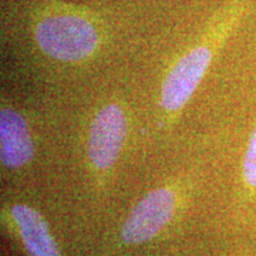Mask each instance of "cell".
<instances>
[{
  "mask_svg": "<svg viewBox=\"0 0 256 256\" xmlns=\"http://www.w3.org/2000/svg\"><path fill=\"white\" fill-rule=\"evenodd\" d=\"M131 136V110L120 98L100 101L86 121L84 154L87 170L107 178L117 168Z\"/></svg>",
  "mask_w": 256,
  "mask_h": 256,
  "instance_id": "obj_3",
  "label": "cell"
},
{
  "mask_svg": "<svg viewBox=\"0 0 256 256\" xmlns=\"http://www.w3.org/2000/svg\"><path fill=\"white\" fill-rule=\"evenodd\" d=\"M244 10L242 0H232L214 14L200 37L191 43L165 74L160 92V108L166 116H176L194 97L214 57L222 48Z\"/></svg>",
  "mask_w": 256,
  "mask_h": 256,
  "instance_id": "obj_2",
  "label": "cell"
},
{
  "mask_svg": "<svg viewBox=\"0 0 256 256\" xmlns=\"http://www.w3.org/2000/svg\"><path fill=\"white\" fill-rule=\"evenodd\" d=\"M12 18L14 33L33 57L56 68L84 67L108 46V22L84 4L22 0Z\"/></svg>",
  "mask_w": 256,
  "mask_h": 256,
  "instance_id": "obj_1",
  "label": "cell"
},
{
  "mask_svg": "<svg viewBox=\"0 0 256 256\" xmlns=\"http://www.w3.org/2000/svg\"><path fill=\"white\" fill-rule=\"evenodd\" d=\"M37 148L28 114L3 96L0 104V165L3 175L22 176L34 164Z\"/></svg>",
  "mask_w": 256,
  "mask_h": 256,
  "instance_id": "obj_5",
  "label": "cell"
},
{
  "mask_svg": "<svg viewBox=\"0 0 256 256\" xmlns=\"http://www.w3.org/2000/svg\"><path fill=\"white\" fill-rule=\"evenodd\" d=\"M180 184L156 186L131 208L120 229L124 245H142L158 236L175 218L181 201Z\"/></svg>",
  "mask_w": 256,
  "mask_h": 256,
  "instance_id": "obj_4",
  "label": "cell"
},
{
  "mask_svg": "<svg viewBox=\"0 0 256 256\" xmlns=\"http://www.w3.org/2000/svg\"><path fill=\"white\" fill-rule=\"evenodd\" d=\"M242 181L250 190H256V127L254 128L240 166Z\"/></svg>",
  "mask_w": 256,
  "mask_h": 256,
  "instance_id": "obj_7",
  "label": "cell"
},
{
  "mask_svg": "<svg viewBox=\"0 0 256 256\" xmlns=\"http://www.w3.org/2000/svg\"><path fill=\"white\" fill-rule=\"evenodd\" d=\"M9 220L28 256H62L44 215L33 205L14 202L8 208Z\"/></svg>",
  "mask_w": 256,
  "mask_h": 256,
  "instance_id": "obj_6",
  "label": "cell"
}]
</instances>
